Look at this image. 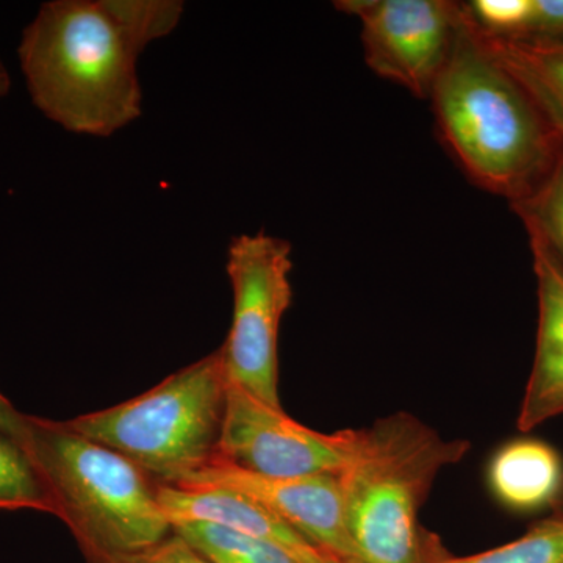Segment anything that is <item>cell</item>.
<instances>
[{
	"label": "cell",
	"instance_id": "10",
	"mask_svg": "<svg viewBox=\"0 0 563 563\" xmlns=\"http://www.w3.org/2000/svg\"><path fill=\"white\" fill-rule=\"evenodd\" d=\"M172 525L213 523L287 551L299 563H339L318 550L279 515L250 495L228 487L158 485Z\"/></svg>",
	"mask_w": 563,
	"mask_h": 563
},
{
	"label": "cell",
	"instance_id": "5",
	"mask_svg": "<svg viewBox=\"0 0 563 563\" xmlns=\"http://www.w3.org/2000/svg\"><path fill=\"white\" fill-rule=\"evenodd\" d=\"M228 380L217 350L136 398L65 422L176 487L217 455Z\"/></svg>",
	"mask_w": 563,
	"mask_h": 563
},
{
	"label": "cell",
	"instance_id": "21",
	"mask_svg": "<svg viewBox=\"0 0 563 563\" xmlns=\"http://www.w3.org/2000/svg\"><path fill=\"white\" fill-rule=\"evenodd\" d=\"M22 413L0 393V429L13 435L20 424Z\"/></svg>",
	"mask_w": 563,
	"mask_h": 563
},
{
	"label": "cell",
	"instance_id": "23",
	"mask_svg": "<svg viewBox=\"0 0 563 563\" xmlns=\"http://www.w3.org/2000/svg\"><path fill=\"white\" fill-rule=\"evenodd\" d=\"M553 510H554V515H562V517H563V483H562L561 493H559L558 499H555V501L553 504Z\"/></svg>",
	"mask_w": 563,
	"mask_h": 563
},
{
	"label": "cell",
	"instance_id": "14",
	"mask_svg": "<svg viewBox=\"0 0 563 563\" xmlns=\"http://www.w3.org/2000/svg\"><path fill=\"white\" fill-rule=\"evenodd\" d=\"M174 531L211 563H299L287 551L213 523H179Z\"/></svg>",
	"mask_w": 563,
	"mask_h": 563
},
{
	"label": "cell",
	"instance_id": "6",
	"mask_svg": "<svg viewBox=\"0 0 563 563\" xmlns=\"http://www.w3.org/2000/svg\"><path fill=\"white\" fill-rule=\"evenodd\" d=\"M231 331L220 347L225 374L268 406L279 398L280 322L292 301L291 244L266 232L242 233L228 250Z\"/></svg>",
	"mask_w": 563,
	"mask_h": 563
},
{
	"label": "cell",
	"instance_id": "20",
	"mask_svg": "<svg viewBox=\"0 0 563 563\" xmlns=\"http://www.w3.org/2000/svg\"><path fill=\"white\" fill-rule=\"evenodd\" d=\"M88 563H211L184 537L173 531L161 543L131 554L109 555L88 561Z\"/></svg>",
	"mask_w": 563,
	"mask_h": 563
},
{
	"label": "cell",
	"instance_id": "16",
	"mask_svg": "<svg viewBox=\"0 0 563 563\" xmlns=\"http://www.w3.org/2000/svg\"><path fill=\"white\" fill-rule=\"evenodd\" d=\"M0 510L54 515L46 488L20 442L0 429Z\"/></svg>",
	"mask_w": 563,
	"mask_h": 563
},
{
	"label": "cell",
	"instance_id": "11",
	"mask_svg": "<svg viewBox=\"0 0 563 563\" xmlns=\"http://www.w3.org/2000/svg\"><path fill=\"white\" fill-rule=\"evenodd\" d=\"M529 236L539 299L536 355L518 431L528 433L563 415V266L542 240Z\"/></svg>",
	"mask_w": 563,
	"mask_h": 563
},
{
	"label": "cell",
	"instance_id": "9",
	"mask_svg": "<svg viewBox=\"0 0 563 563\" xmlns=\"http://www.w3.org/2000/svg\"><path fill=\"white\" fill-rule=\"evenodd\" d=\"M176 487H228L250 495L333 561L351 563L339 473L268 477L214 457L201 472Z\"/></svg>",
	"mask_w": 563,
	"mask_h": 563
},
{
	"label": "cell",
	"instance_id": "15",
	"mask_svg": "<svg viewBox=\"0 0 563 563\" xmlns=\"http://www.w3.org/2000/svg\"><path fill=\"white\" fill-rule=\"evenodd\" d=\"M510 207L523 221L528 235L542 240L563 266V147L536 190Z\"/></svg>",
	"mask_w": 563,
	"mask_h": 563
},
{
	"label": "cell",
	"instance_id": "2",
	"mask_svg": "<svg viewBox=\"0 0 563 563\" xmlns=\"http://www.w3.org/2000/svg\"><path fill=\"white\" fill-rule=\"evenodd\" d=\"M36 109L65 131L110 136L141 117L140 54L102 0H52L18 47Z\"/></svg>",
	"mask_w": 563,
	"mask_h": 563
},
{
	"label": "cell",
	"instance_id": "8",
	"mask_svg": "<svg viewBox=\"0 0 563 563\" xmlns=\"http://www.w3.org/2000/svg\"><path fill=\"white\" fill-rule=\"evenodd\" d=\"M358 429L322 433L306 428L228 380L224 420L214 457L268 477L340 473L350 462Z\"/></svg>",
	"mask_w": 563,
	"mask_h": 563
},
{
	"label": "cell",
	"instance_id": "13",
	"mask_svg": "<svg viewBox=\"0 0 563 563\" xmlns=\"http://www.w3.org/2000/svg\"><path fill=\"white\" fill-rule=\"evenodd\" d=\"M479 35L504 68L523 85L563 141V44L490 38L481 32Z\"/></svg>",
	"mask_w": 563,
	"mask_h": 563
},
{
	"label": "cell",
	"instance_id": "12",
	"mask_svg": "<svg viewBox=\"0 0 563 563\" xmlns=\"http://www.w3.org/2000/svg\"><path fill=\"white\" fill-rule=\"evenodd\" d=\"M563 483V461L542 440L515 439L503 444L487 466L493 498L517 514L553 507Z\"/></svg>",
	"mask_w": 563,
	"mask_h": 563
},
{
	"label": "cell",
	"instance_id": "1",
	"mask_svg": "<svg viewBox=\"0 0 563 563\" xmlns=\"http://www.w3.org/2000/svg\"><path fill=\"white\" fill-rule=\"evenodd\" d=\"M428 101L437 132L462 172L509 203L531 195L561 154L563 141L488 49L465 7L457 40Z\"/></svg>",
	"mask_w": 563,
	"mask_h": 563
},
{
	"label": "cell",
	"instance_id": "22",
	"mask_svg": "<svg viewBox=\"0 0 563 563\" xmlns=\"http://www.w3.org/2000/svg\"><path fill=\"white\" fill-rule=\"evenodd\" d=\"M11 88V77L7 66L0 60V99L5 98L9 95Z\"/></svg>",
	"mask_w": 563,
	"mask_h": 563
},
{
	"label": "cell",
	"instance_id": "17",
	"mask_svg": "<svg viewBox=\"0 0 563 563\" xmlns=\"http://www.w3.org/2000/svg\"><path fill=\"white\" fill-rule=\"evenodd\" d=\"M429 563H563V517L553 515L520 539L484 553L453 558L440 550Z\"/></svg>",
	"mask_w": 563,
	"mask_h": 563
},
{
	"label": "cell",
	"instance_id": "19",
	"mask_svg": "<svg viewBox=\"0 0 563 563\" xmlns=\"http://www.w3.org/2000/svg\"><path fill=\"white\" fill-rule=\"evenodd\" d=\"M536 44H563V0H529L517 38Z\"/></svg>",
	"mask_w": 563,
	"mask_h": 563
},
{
	"label": "cell",
	"instance_id": "7",
	"mask_svg": "<svg viewBox=\"0 0 563 563\" xmlns=\"http://www.w3.org/2000/svg\"><path fill=\"white\" fill-rule=\"evenodd\" d=\"M335 7L361 22L363 55L376 76L429 98L461 31L462 2L340 0Z\"/></svg>",
	"mask_w": 563,
	"mask_h": 563
},
{
	"label": "cell",
	"instance_id": "4",
	"mask_svg": "<svg viewBox=\"0 0 563 563\" xmlns=\"http://www.w3.org/2000/svg\"><path fill=\"white\" fill-rule=\"evenodd\" d=\"M87 561L146 550L174 529L158 485L124 455L65 421L22 413L13 433Z\"/></svg>",
	"mask_w": 563,
	"mask_h": 563
},
{
	"label": "cell",
	"instance_id": "3",
	"mask_svg": "<svg viewBox=\"0 0 563 563\" xmlns=\"http://www.w3.org/2000/svg\"><path fill=\"white\" fill-rule=\"evenodd\" d=\"M470 448L407 412L358 429L354 453L339 473L351 563L431 562L442 548L421 528L422 504L440 472Z\"/></svg>",
	"mask_w": 563,
	"mask_h": 563
},
{
	"label": "cell",
	"instance_id": "18",
	"mask_svg": "<svg viewBox=\"0 0 563 563\" xmlns=\"http://www.w3.org/2000/svg\"><path fill=\"white\" fill-rule=\"evenodd\" d=\"M102 3L140 55L152 41L176 31L185 11L180 0H102Z\"/></svg>",
	"mask_w": 563,
	"mask_h": 563
}]
</instances>
